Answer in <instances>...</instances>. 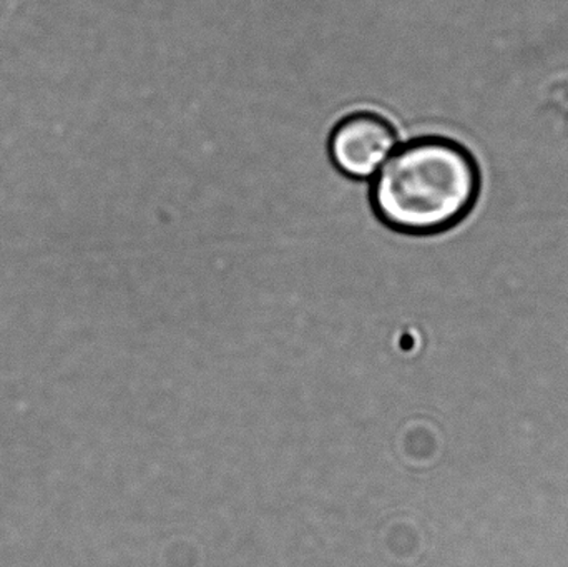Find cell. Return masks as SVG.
Listing matches in <instances>:
<instances>
[{"instance_id":"cell-1","label":"cell","mask_w":568,"mask_h":567,"mask_svg":"<svg viewBox=\"0 0 568 567\" xmlns=\"http://www.w3.org/2000/svg\"><path fill=\"white\" fill-rule=\"evenodd\" d=\"M480 190L474 153L453 136L427 133L397 145L369 182V205L389 232L427 239L469 219Z\"/></svg>"},{"instance_id":"cell-2","label":"cell","mask_w":568,"mask_h":567,"mask_svg":"<svg viewBox=\"0 0 568 567\" xmlns=\"http://www.w3.org/2000/svg\"><path fill=\"white\" fill-rule=\"evenodd\" d=\"M399 143V133L386 117L359 110L337 120L327 139V155L341 175L371 182Z\"/></svg>"}]
</instances>
